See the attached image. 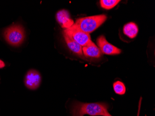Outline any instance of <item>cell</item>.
<instances>
[{"mask_svg":"<svg viewBox=\"0 0 155 116\" xmlns=\"http://www.w3.org/2000/svg\"><path fill=\"white\" fill-rule=\"evenodd\" d=\"M71 114L72 116H112L109 112L108 105L103 103H84L76 102L72 104Z\"/></svg>","mask_w":155,"mask_h":116,"instance_id":"obj_1","label":"cell"},{"mask_svg":"<svg viewBox=\"0 0 155 116\" xmlns=\"http://www.w3.org/2000/svg\"><path fill=\"white\" fill-rule=\"evenodd\" d=\"M107 19L104 15L83 17L77 19L74 26L81 31L90 34L100 27Z\"/></svg>","mask_w":155,"mask_h":116,"instance_id":"obj_2","label":"cell"},{"mask_svg":"<svg viewBox=\"0 0 155 116\" xmlns=\"http://www.w3.org/2000/svg\"><path fill=\"white\" fill-rule=\"evenodd\" d=\"M4 36L8 44L17 47L22 44L25 40V30L20 24H13L5 29Z\"/></svg>","mask_w":155,"mask_h":116,"instance_id":"obj_3","label":"cell"},{"mask_svg":"<svg viewBox=\"0 0 155 116\" xmlns=\"http://www.w3.org/2000/svg\"><path fill=\"white\" fill-rule=\"evenodd\" d=\"M63 32L70 36L82 47L86 46L91 41L90 34L81 31L74 25L69 28L65 29Z\"/></svg>","mask_w":155,"mask_h":116,"instance_id":"obj_4","label":"cell"},{"mask_svg":"<svg viewBox=\"0 0 155 116\" xmlns=\"http://www.w3.org/2000/svg\"><path fill=\"white\" fill-rule=\"evenodd\" d=\"M97 44L101 53L105 55H118L121 52L120 49L108 42L104 35L100 36L97 38Z\"/></svg>","mask_w":155,"mask_h":116,"instance_id":"obj_5","label":"cell"},{"mask_svg":"<svg viewBox=\"0 0 155 116\" xmlns=\"http://www.w3.org/2000/svg\"><path fill=\"white\" fill-rule=\"evenodd\" d=\"M41 81V77L39 71L31 69L28 71L26 74L24 82L28 88L35 90L39 88Z\"/></svg>","mask_w":155,"mask_h":116,"instance_id":"obj_6","label":"cell"},{"mask_svg":"<svg viewBox=\"0 0 155 116\" xmlns=\"http://www.w3.org/2000/svg\"><path fill=\"white\" fill-rule=\"evenodd\" d=\"M56 19L60 25L65 29L69 28L74 25V21L70 18L68 12L66 10H60L56 14Z\"/></svg>","mask_w":155,"mask_h":116,"instance_id":"obj_7","label":"cell"},{"mask_svg":"<svg viewBox=\"0 0 155 116\" xmlns=\"http://www.w3.org/2000/svg\"><path fill=\"white\" fill-rule=\"evenodd\" d=\"M83 54L87 57L98 58L101 55L100 48L91 41L88 44L82 47Z\"/></svg>","mask_w":155,"mask_h":116,"instance_id":"obj_8","label":"cell"},{"mask_svg":"<svg viewBox=\"0 0 155 116\" xmlns=\"http://www.w3.org/2000/svg\"><path fill=\"white\" fill-rule=\"evenodd\" d=\"M63 36L65 41L70 49L73 51L74 53L78 55H82V47L78 44L74 40H73L70 36L68 35L66 33L63 32Z\"/></svg>","mask_w":155,"mask_h":116,"instance_id":"obj_9","label":"cell"},{"mask_svg":"<svg viewBox=\"0 0 155 116\" xmlns=\"http://www.w3.org/2000/svg\"><path fill=\"white\" fill-rule=\"evenodd\" d=\"M123 32L124 35L130 38L133 39L137 35L138 28L137 25L134 22H130L125 24L123 28Z\"/></svg>","mask_w":155,"mask_h":116,"instance_id":"obj_10","label":"cell"},{"mask_svg":"<svg viewBox=\"0 0 155 116\" xmlns=\"http://www.w3.org/2000/svg\"><path fill=\"white\" fill-rule=\"evenodd\" d=\"M120 2V0H101L100 3L103 8L110 9L115 7Z\"/></svg>","mask_w":155,"mask_h":116,"instance_id":"obj_11","label":"cell"},{"mask_svg":"<svg viewBox=\"0 0 155 116\" xmlns=\"http://www.w3.org/2000/svg\"><path fill=\"white\" fill-rule=\"evenodd\" d=\"M114 89L116 94L123 95L126 92V88L124 84L120 81H117L114 83Z\"/></svg>","mask_w":155,"mask_h":116,"instance_id":"obj_12","label":"cell"},{"mask_svg":"<svg viewBox=\"0 0 155 116\" xmlns=\"http://www.w3.org/2000/svg\"><path fill=\"white\" fill-rule=\"evenodd\" d=\"M5 64L4 62L2 60H0V68H2L5 67Z\"/></svg>","mask_w":155,"mask_h":116,"instance_id":"obj_13","label":"cell"},{"mask_svg":"<svg viewBox=\"0 0 155 116\" xmlns=\"http://www.w3.org/2000/svg\"><path fill=\"white\" fill-rule=\"evenodd\" d=\"M141 100L140 101V102H139V109H138V113H137V116H139V112H140V106H141Z\"/></svg>","mask_w":155,"mask_h":116,"instance_id":"obj_14","label":"cell"}]
</instances>
